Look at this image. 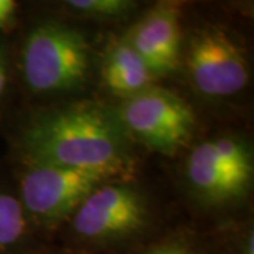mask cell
Listing matches in <instances>:
<instances>
[{
    "label": "cell",
    "instance_id": "9a60e30c",
    "mask_svg": "<svg viewBox=\"0 0 254 254\" xmlns=\"http://www.w3.org/2000/svg\"><path fill=\"white\" fill-rule=\"evenodd\" d=\"M4 85H6V66H4V61L0 55V96L3 93Z\"/></svg>",
    "mask_w": 254,
    "mask_h": 254
},
{
    "label": "cell",
    "instance_id": "6da1fadb",
    "mask_svg": "<svg viewBox=\"0 0 254 254\" xmlns=\"http://www.w3.org/2000/svg\"><path fill=\"white\" fill-rule=\"evenodd\" d=\"M24 150L33 164L96 173L106 180L130 168L119 122L92 103L34 120L26 131Z\"/></svg>",
    "mask_w": 254,
    "mask_h": 254
},
{
    "label": "cell",
    "instance_id": "2e32d148",
    "mask_svg": "<svg viewBox=\"0 0 254 254\" xmlns=\"http://www.w3.org/2000/svg\"><path fill=\"white\" fill-rule=\"evenodd\" d=\"M246 254H253V236H250V240L247 242V250Z\"/></svg>",
    "mask_w": 254,
    "mask_h": 254
},
{
    "label": "cell",
    "instance_id": "5bb4252c",
    "mask_svg": "<svg viewBox=\"0 0 254 254\" xmlns=\"http://www.w3.org/2000/svg\"><path fill=\"white\" fill-rule=\"evenodd\" d=\"M147 254H190L187 249H184L181 246H164L151 250Z\"/></svg>",
    "mask_w": 254,
    "mask_h": 254
},
{
    "label": "cell",
    "instance_id": "8992f818",
    "mask_svg": "<svg viewBox=\"0 0 254 254\" xmlns=\"http://www.w3.org/2000/svg\"><path fill=\"white\" fill-rule=\"evenodd\" d=\"M141 196L127 187L106 185L91 192L73 215V229L88 239L122 236L143 225Z\"/></svg>",
    "mask_w": 254,
    "mask_h": 254
},
{
    "label": "cell",
    "instance_id": "52a82bcc",
    "mask_svg": "<svg viewBox=\"0 0 254 254\" xmlns=\"http://www.w3.org/2000/svg\"><path fill=\"white\" fill-rule=\"evenodd\" d=\"M127 41L154 75L175 69L181 43L177 7L173 4L155 6L133 28Z\"/></svg>",
    "mask_w": 254,
    "mask_h": 254
},
{
    "label": "cell",
    "instance_id": "ba28073f",
    "mask_svg": "<svg viewBox=\"0 0 254 254\" xmlns=\"http://www.w3.org/2000/svg\"><path fill=\"white\" fill-rule=\"evenodd\" d=\"M153 78L154 73L127 40L115 46L103 66V79L108 88L130 98L150 88Z\"/></svg>",
    "mask_w": 254,
    "mask_h": 254
},
{
    "label": "cell",
    "instance_id": "277c9868",
    "mask_svg": "<svg viewBox=\"0 0 254 254\" xmlns=\"http://www.w3.org/2000/svg\"><path fill=\"white\" fill-rule=\"evenodd\" d=\"M105 180L96 173L33 164L21 181V196L31 213L60 219L76 210Z\"/></svg>",
    "mask_w": 254,
    "mask_h": 254
},
{
    "label": "cell",
    "instance_id": "9c48e42d",
    "mask_svg": "<svg viewBox=\"0 0 254 254\" xmlns=\"http://www.w3.org/2000/svg\"><path fill=\"white\" fill-rule=\"evenodd\" d=\"M187 171L190 184L200 193L213 199H226L233 196L225 171L219 164L210 141L193 148L188 158Z\"/></svg>",
    "mask_w": 254,
    "mask_h": 254
},
{
    "label": "cell",
    "instance_id": "3957f363",
    "mask_svg": "<svg viewBox=\"0 0 254 254\" xmlns=\"http://www.w3.org/2000/svg\"><path fill=\"white\" fill-rule=\"evenodd\" d=\"M122 123L148 147L171 154L192 136L195 116L177 95L147 88L120 109Z\"/></svg>",
    "mask_w": 254,
    "mask_h": 254
},
{
    "label": "cell",
    "instance_id": "8fae6325",
    "mask_svg": "<svg viewBox=\"0 0 254 254\" xmlns=\"http://www.w3.org/2000/svg\"><path fill=\"white\" fill-rule=\"evenodd\" d=\"M26 232L23 206L14 196L0 190V254L14 246Z\"/></svg>",
    "mask_w": 254,
    "mask_h": 254
},
{
    "label": "cell",
    "instance_id": "7c38bea8",
    "mask_svg": "<svg viewBox=\"0 0 254 254\" xmlns=\"http://www.w3.org/2000/svg\"><path fill=\"white\" fill-rule=\"evenodd\" d=\"M68 6L95 16H119L131 9L133 3L126 0H71Z\"/></svg>",
    "mask_w": 254,
    "mask_h": 254
},
{
    "label": "cell",
    "instance_id": "4fadbf2b",
    "mask_svg": "<svg viewBox=\"0 0 254 254\" xmlns=\"http://www.w3.org/2000/svg\"><path fill=\"white\" fill-rule=\"evenodd\" d=\"M16 3L13 0H0V27L9 24V21L14 14Z\"/></svg>",
    "mask_w": 254,
    "mask_h": 254
},
{
    "label": "cell",
    "instance_id": "5b68a950",
    "mask_svg": "<svg viewBox=\"0 0 254 254\" xmlns=\"http://www.w3.org/2000/svg\"><path fill=\"white\" fill-rule=\"evenodd\" d=\"M188 69L195 86L209 96H229L242 91L249 79L243 54L219 30H205L192 40Z\"/></svg>",
    "mask_w": 254,
    "mask_h": 254
},
{
    "label": "cell",
    "instance_id": "7a4b0ae2",
    "mask_svg": "<svg viewBox=\"0 0 254 254\" xmlns=\"http://www.w3.org/2000/svg\"><path fill=\"white\" fill-rule=\"evenodd\" d=\"M89 47L76 30L48 23L34 28L23 50L28 86L37 92L69 91L86 78Z\"/></svg>",
    "mask_w": 254,
    "mask_h": 254
},
{
    "label": "cell",
    "instance_id": "30bf717a",
    "mask_svg": "<svg viewBox=\"0 0 254 254\" xmlns=\"http://www.w3.org/2000/svg\"><path fill=\"white\" fill-rule=\"evenodd\" d=\"M210 143L219 164L225 171L233 196L240 195L253 177V163L249 150L240 141L227 137Z\"/></svg>",
    "mask_w": 254,
    "mask_h": 254
}]
</instances>
